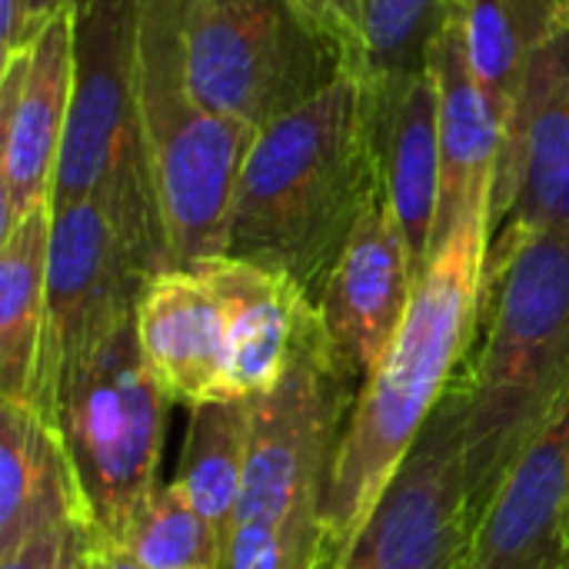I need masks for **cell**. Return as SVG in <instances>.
<instances>
[{
  "label": "cell",
  "mask_w": 569,
  "mask_h": 569,
  "mask_svg": "<svg viewBox=\"0 0 569 569\" xmlns=\"http://www.w3.org/2000/svg\"><path fill=\"white\" fill-rule=\"evenodd\" d=\"M383 193L370 80L347 70L257 130L237 183L227 257L290 277L317 303L357 223Z\"/></svg>",
  "instance_id": "6da1fadb"
},
{
  "label": "cell",
  "mask_w": 569,
  "mask_h": 569,
  "mask_svg": "<svg viewBox=\"0 0 569 569\" xmlns=\"http://www.w3.org/2000/svg\"><path fill=\"white\" fill-rule=\"evenodd\" d=\"M467 390V487L487 503L569 397V233L490 237L480 323L460 367Z\"/></svg>",
  "instance_id": "7a4b0ae2"
},
{
  "label": "cell",
  "mask_w": 569,
  "mask_h": 569,
  "mask_svg": "<svg viewBox=\"0 0 569 569\" xmlns=\"http://www.w3.org/2000/svg\"><path fill=\"white\" fill-rule=\"evenodd\" d=\"M487 243V210H477L417 280L400 333L353 397L323 497V530L337 560L373 513L473 347Z\"/></svg>",
  "instance_id": "3957f363"
},
{
  "label": "cell",
  "mask_w": 569,
  "mask_h": 569,
  "mask_svg": "<svg viewBox=\"0 0 569 569\" xmlns=\"http://www.w3.org/2000/svg\"><path fill=\"white\" fill-rule=\"evenodd\" d=\"M137 113L170 270L227 257L237 183L257 130L210 113L190 93L177 0H140Z\"/></svg>",
  "instance_id": "277c9868"
},
{
  "label": "cell",
  "mask_w": 569,
  "mask_h": 569,
  "mask_svg": "<svg viewBox=\"0 0 569 569\" xmlns=\"http://www.w3.org/2000/svg\"><path fill=\"white\" fill-rule=\"evenodd\" d=\"M73 97L50 207L103 197L170 270L140 140V0H73Z\"/></svg>",
  "instance_id": "5b68a950"
},
{
  "label": "cell",
  "mask_w": 569,
  "mask_h": 569,
  "mask_svg": "<svg viewBox=\"0 0 569 569\" xmlns=\"http://www.w3.org/2000/svg\"><path fill=\"white\" fill-rule=\"evenodd\" d=\"M170 397L137 340V317L100 340L63 380L53 430L63 443L87 533L123 540L150 500L163 453Z\"/></svg>",
  "instance_id": "8992f818"
},
{
  "label": "cell",
  "mask_w": 569,
  "mask_h": 569,
  "mask_svg": "<svg viewBox=\"0 0 569 569\" xmlns=\"http://www.w3.org/2000/svg\"><path fill=\"white\" fill-rule=\"evenodd\" d=\"M177 37L197 103L250 130L347 73L333 43L290 0H177Z\"/></svg>",
  "instance_id": "52a82bcc"
},
{
  "label": "cell",
  "mask_w": 569,
  "mask_h": 569,
  "mask_svg": "<svg viewBox=\"0 0 569 569\" xmlns=\"http://www.w3.org/2000/svg\"><path fill=\"white\" fill-rule=\"evenodd\" d=\"M160 260L123 227L103 197L53 210L47 263V320L33 407L53 427V407L73 367L113 330L137 317Z\"/></svg>",
  "instance_id": "ba28073f"
},
{
  "label": "cell",
  "mask_w": 569,
  "mask_h": 569,
  "mask_svg": "<svg viewBox=\"0 0 569 569\" xmlns=\"http://www.w3.org/2000/svg\"><path fill=\"white\" fill-rule=\"evenodd\" d=\"M460 373L333 569H470L477 520L467 487Z\"/></svg>",
  "instance_id": "9c48e42d"
},
{
  "label": "cell",
  "mask_w": 569,
  "mask_h": 569,
  "mask_svg": "<svg viewBox=\"0 0 569 569\" xmlns=\"http://www.w3.org/2000/svg\"><path fill=\"white\" fill-rule=\"evenodd\" d=\"M73 97V7L33 47L0 63V240L50 203Z\"/></svg>",
  "instance_id": "30bf717a"
},
{
  "label": "cell",
  "mask_w": 569,
  "mask_h": 569,
  "mask_svg": "<svg viewBox=\"0 0 569 569\" xmlns=\"http://www.w3.org/2000/svg\"><path fill=\"white\" fill-rule=\"evenodd\" d=\"M487 227L569 233V33L537 57L503 123Z\"/></svg>",
  "instance_id": "8fae6325"
},
{
  "label": "cell",
  "mask_w": 569,
  "mask_h": 569,
  "mask_svg": "<svg viewBox=\"0 0 569 569\" xmlns=\"http://www.w3.org/2000/svg\"><path fill=\"white\" fill-rule=\"evenodd\" d=\"M413 290L410 247L383 193L357 223L317 300L330 357L357 390L400 333Z\"/></svg>",
  "instance_id": "7c38bea8"
},
{
  "label": "cell",
  "mask_w": 569,
  "mask_h": 569,
  "mask_svg": "<svg viewBox=\"0 0 569 569\" xmlns=\"http://www.w3.org/2000/svg\"><path fill=\"white\" fill-rule=\"evenodd\" d=\"M470 569H569V397L487 503Z\"/></svg>",
  "instance_id": "4fadbf2b"
},
{
  "label": "cell",
  "mask_w": 569,
  "mask_h": 569,
  "mask_svg": "<svg viewBox=\"0 0 569 569\" xmlns=\"http://www.w3.org/2000/svg\"><path fill=\"white\" fill-rule=\"evenodd\" d=\"M190 270H197L220 300L233 397L253 400L270 393L287 377L307 337L320 327L317 303L290 277L237 257H210Z\"/></svg>",
  "instance_id": "5bb4252c"
},
{
  "label": "cell",
  "mask_w": 569,
  "mask_h": 569,
  "mask_svg": "<svg viewBox=\"0 0 569 569\" xmlns=\"http://www.w3.org/2000/svg\"><path fill=\"white\" fill-rule=\"evenodd\" d=\"M430 70L440 97V207L430 250L433 260L470 213H490L500 157V120L470 67L463 20L453 3L433 40Z\"/></svg>",
  "instance_id": "9a60e30c"
},
{
  "label": "cell",
  "mask_w": 569,
  "mask_h": 569,
  "mask_svg": "<svg viewBox=\"0 0 569 569\" xmlns=\"http://www.w3.org/2000/svg\"><path fill=\"white\" fill-rule=\"evenodd\" d=\"M137 340L173 403L237 400L223 310L197 270H163L147 283L137 303Z\"/></svg>",
  "instance_id": "2e32d148"
},
{
  "label": "cell",
  "mask_w": 569,
  "mask_h": 569,
  "mask_svg": "<svg viewBox=\"0 0 569 569\" xmlns=\"http://www.w3.org/2000/svg\"><path fill=\"white\" fill-rule=\"evenodd\" d=\"M370 80V77H367ZM387 200L410 247L417 280L430 267L440 207V97L433 70L370 80Z\"/></svg>",
  "instance_id": "e0dca14e"
},
{
  "label": "cell",
  "mask_w": 569,
  "mask_h": 569,
  "mask_svg": "<svg viewBox=\"0 0 569 569\" xmlns=\"http://www.w3.org/2000/svg\"><path fill=\"white\" fill-rule=\"evenodd\" d=\"M47 523H83L57 430L27 403L0 400V553Z\"/></svg>",
  "instance_id": "ac0fdd59"
},
{
  "label": "cell",
  "mask_w": 569,
  "mask_h": 569,
  "mask_svg": "<svg viewBox=\"0 0 569 569\" xmlns=\"http://www.w3.org/2000/svg\"><path fill=\"white\" fill-rule=\"evenodd\" d=\"M470 67L503 123L537 57L569 33V0H453Z\"/></svg>",
  "instance_id": "d6986e66"
},
{
  "label": "cell",
  "mask_w": 569,
  "mask_h": 569,
  "mask_svg": "<svg viewBox=\"0 0 569 569\" xmlns=\"http://www.w3.org/2000/svg\"><path fill=\"white\" fill-rule=\"evenodd\" d=\"M53 207L27 213L0 240V400L30 403L43 320H47V263H50Z\"/></svg>",
  "instance_id": "ffe728a7"
},
{
  "label": "cell",
  "mask_w": 569,
  "mask_h": 569,
  "mask_svg": "<svg viewBox=\"0 0 569 569\" xmlns=\"http://www.w3.org/2000/svg\"><path fill=\"white\" fill-rule=\"evenodd\" d=\"M250 400H210L190 407L187 440L173 483L203 513L227 547L250 453Z\"/></svg>",
  "instance_id": "44dd1931"
},
{
  "label": "cell",
  "mask_w": 569,
  "mask_h": 569,
  "mask_svg": "<svg viewBox=\"0 0 569 569\" xmlns=\"http://www.w3.org/2000/svg\"><path fill=\"white\" fill-rule=\"evenodd\" d=\"M120 543L150 569H220L223 560V540L173 480L150 493Z\"/></svg>",
  "instance_id": "7402d4cb"
},
{
  "label": "cell",
  "mask_w": 569,
  "mask_h": 569,
  "mask_svg": "<svg viewBox=\"0 0 569 569\" xmlns=\"http://www.w3.org/2000/svg\"><path fill=\"white\" fill-rule=\"evenodd\" d=\"M450 3L453 0H363V77L387 80L427 70Z\"/></svg>",
  "instance_id": "603a6c76"
},
{
  "label": "cell",
  "mask_w": 569,
  "mask_h": 569,
  "mask_svg": "<svg viewBox=\"0 0 569 569\" xmlns=\"http://www.w3.org/2000/svg\"><path fill=\"white\" fill-rule=\"evenodd\" d=\"M87 557L83 523H47L0 553V569H77Z\"/></svg>",
  "instance_id": "cb8c5ba5"
},
{
  "label": "cell",
  "mask_w": 569,
  "mask_h": 569,
  "mask_svg": "<svg viewBox=\"0 0 569 569\" xmlns=\"http://www.w3.org/2000/svg\"><path fill=\"white\" fill-rule=\"evenodd\" d=\"M343 57L350 73H363L367 27H363V0H290Z\"/></svg>",
  "instance_id": "d4e9b609"
},
{
  "label": "cell",
  "mask_w": 569,
  "mask_h": 569,
  "mask_svg": "<svg viewBox=\"0 0 569 569\" xmlns=\"http://www.w3.org/2000/svg\"><path fill=\"white\" fill-rule=\"evenodd\" d=\"M73 0H0V53L3 63L27 53L47 20Z\"/></svg>",
  "instance_id": "484cf974"
},
{
  "label": "cell",
  "mask_w": 569,
  "mask_h": 569,
  "mask_svg": "<svg viewBox=\"0 0 569 569\" xmlns=\"http://www.w3.org/2000/svg\"><path fill=\"white\" fill-rule=\"evenodd\" d=\"M87 569H150L143 560H137L133 550H127L117 540L90 537L87 533Z\"/></svg>",
  "instance_id": "4316f807"
},
{
  "label": "cell",
  "mask_w": 569,
  "mask_h": 569,
  "mask_svg": "<svg viewBox=\"0 0 569 569\" xmlns=\"http://www.w3.org/2000/svg\"><path fill=\"white\" fill-rule=\"evenodd\" d=\"M77 569H87V557H83V563H80V567H77Z\"/></svg>",
  "instance_id": "83f0119b"
},
{
  "label": "cell",
  "mask_w": 569,
  "mask_h": 569,
  "mask_svg": "<svg viewBox=\"0 0 569 569\" xmlns=\"http://www.w3.org/2000/svg\"><path fill=\"white\" fill-rule=\"evenodd\" d=\"M333 563H337V560H330V563H327V567H323V569H333Z\"/></svg>",
  "instance_id": "f1b7e54d"
}]
</instances>
